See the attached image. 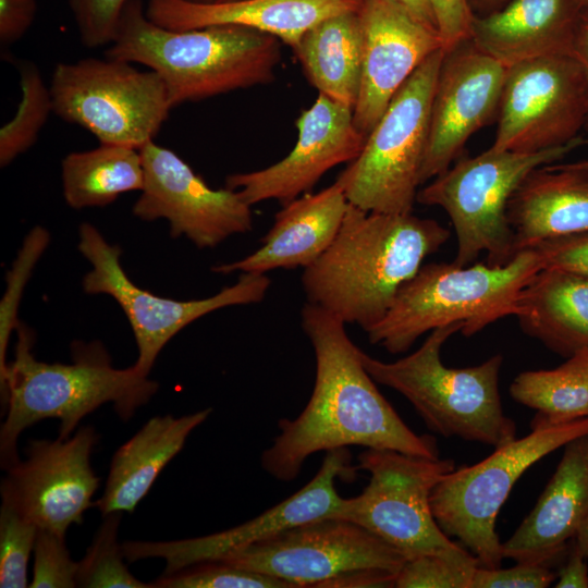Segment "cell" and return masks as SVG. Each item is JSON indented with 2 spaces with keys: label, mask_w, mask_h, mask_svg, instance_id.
<instances>
[{
  "label": "cell",
  "mask_w": 588,
  "mask_h": 588,
  "mask_svg": "<svg viewBox=\"0 0 588 588\" xmlns=\"http://www.w3.org/2000/svg\"><path fill=\"white\" fill-rule=\"evenodd\" d=\"M573 54L583 69L588 95V8H584L579 16L574 39ZM585 130L588 132V112Z\"/></svg>",
  "instance_id": "ee69618b"
},
{
  "label": "cell",
  "mask_w": 588,
  "mask_h": 588,
  "mask_svg": "<svg viewBox=\"0 0 588 588\" xmlns=\"http://www.w3.org/2000/svg\"><path fill=\"white\" fill-rule=\"evenodd\" d=\"M38 526L10 501L0 509V587L27 586V564L34 551Z\"/></svg>",
  "instance_id": "e575fe53"
},
{
  "label": "cell",
  "mask_w": 588,
  "mask_h": 588,
  "mask_svg": "<svg viewBox=\"0 0 588 588\" xmlns=\"http://www.w3.org/2000/svg\"><path fill=\"white\" fill-rule=\"evenodd\" d=\"M78 236V250L91 266L83 278V290L109 295L120 305L138 350L134 367L145 376L164 345L186 326L220 308L260 303L271 283L266 273L242 272L236 283L212 296L167 298L133 283L121 265V248L110 244L93 224L82 223Z\"/></svg>",
  "instance_id": "7c38bea8"
},
{
  "label": "cell",
  "mask_w": 588,
  "mask_h": 588,
  "mask_svg": "<svg viewBox=\"0 0 588 588\" xmlns=\"http://www.w3.org/2000/svg\"><path fill=\"white\" fill-rule=\"evenodd\" d=\"M362 75L353 120L367 136L394 95L433 52L443 49L439 33L390 0H363Z\"/></svg>",
  "instance_id": "ffe728a7"
},
{
  "label": "cell",
  "mask_w": 588,
  "mask_h": 588,
  "mask_svg": "<svg viewBox=\"0 0 588 588\" xmlns=\"http://www.w3.org/2000/svg\"><path fill=\"white\" fill-rule=\"evenodd\" d=\"M587 85L573 53L507 69L493 150L537 152L565 145L585 130Z\"/></svg>",
  "instance_id": "5bb4252c"
},
{
  "label": "cell",
  "mask_w": 588,
  "mask_h": 588,
  "mask_svg": "<svg viewBox=\"0 0 588 588\" xmlns=\"http://www.w3.org/2000/svg\"><path fill=\"white\" fill-rule=\"evenodd\" d=\"M542 269L535 248L518 252L501 266L428 264L399 290L368 340L392 354L406 352L424 333L461 322L470 336L490 323L514 315L519 294Z\"/></svg>",
  "instance_id": "5b68a950"
},
{
  "label": "cell",
  "mask_w": 588,
  "mask_h": 588,
  "mask_svg": "<svg viewBox=\"0 0 588 588\" xmlns=\"http://www.w3.org/2000/svg\"><path fill=\"white\" fill-rule=\"evenodd\" d=\"M475 1L476 3L487 7V5H494L503 0H475Z\"/></svg>",
  "instance_id": "681fc988"
},
{
  "label": "cell",
  "mask_w": 588,
  "mask_h": 588,
  "mask_svg": "<svg viewBox=\"0 0 588 588\" xmlns=\"http://www.w3.org/2000/svg\"><path fill=\"white\" fill-rule=\"evenodd\" d=\"M97 440L95 429L86 426L66 439L29 441L26 458L7 469L1 498L38 527L65 536L93 506L99 478L90 455Z\"/></svg>",
  "instance_id": "2e32d148"
},
{
  "label": "cell",
  "mask_w": 588,
  "mask_h": 588,
  "mask_svg": "<svg viewBox=\"0 0 588 588\" xmlns=\"http://www.w3.org/2000/svg\"><path fill=\"white\" fill-rule=\"evenodd\" d=\"M572 167L587 171L588 172V159L579 160L575 162H568Z\"/></svg>",
  "instance_id": "c3c4849f"
},
{
  "label": "cell",
  "mask_w": 588,
  "mask_h": 588,
  "mask_svg": "<svg viewBox=\"0 0 588 588\" xmlns=\"http://www.w3.org/2000/svg\"><path fill=\"white\" fill-rule=\"evenodd\" d=\"M37 0H0V45L2 49L19 41L30 28Z\"/></svg>",
  "instance_id": "b9f144b4"
},
{
  "label": "cell",
  "mask_w": 588,
  "mask_h": 588,
  "mask_svg": "<svg viewBox=\"0 0 588 588\" xmlns=\"http://www.w3.org/2000/svg\"><path fill=\"white\" fill-rule=\"evenodd\" d=\"M150 585L151 588H294L286 580L222 561H206L162 574Z\"/></svg>",
  "instance_id": "836d02e7"
},
{
  "label": "cell",
  "mask_w": 588,
  "mask_h": 588,
  "mask_svg": "<svg viewBox=\"0 0 588 588\" xmlns=\"http://www.w3.org/2000/svg\"><path fill=\"white\" fill-rule=\"evenodd\" d=\"M507 69L470 39L445 51L431 102L420 184L446 171L499 111Z\"/></svg>",
  "instance_id": "ac0fdd59"
},
{
  "label": "cell",
  "mask_w": 588,
  "mask_h": 588,
  "mask_svg": "<svg viewBox=\"0 0 588 588\" xmlns=\"http://www.w3.org/2000/svg\"><path fill=\"white\" fill-rule=\"evenodd\" d=\"M358 468L369 474L368 485L357 497L342 499L333 517L366 528L406 559L466 550L442 531L430 505L434 486L455 469L453 460L366 449L358 455Z\"/></svg>",
  "instance_id": "8fae6325"
},
{
  "label": "cell",
  "mask_w": 588,
  "mask_h": 588,
  "mask_svg": "<svg viewBox=\"0 0 588 588\" xmlns=\"http://www.w3.org/2000/svg\"><path fill=\"white\" fill-rule=\"evenodd\" d=\"M580 0H512L471 24L470 40L506 69L534 59L573 53Z\"/></svg>",
  "instance_id": "cb8c5ba5"
},
{
  "label": "cell",
  "mask_w": 588,
  "mask_h": 588,
  "mask_svg": "<svg viewBox=\"0 0 588 588\" xmlns=\"http://www.w3.org/2000/svg\"><path fill=\"white\" fill-rule=\"evenodd\" d=\"M463 328L461 322L439 327L417 351L395 362L365 352L362 362L376 382L402 394L430 430L497 449L516 439L515 421L504 414L499 392L503 357L493 355L473 367H446L441 347Z\"/></svg>",
  "instance_id": "8992f818"
},
{
  "label": "cell",
  "mask_w": 588,
  "mask_h": 588,
  "mask_svg": "<svg viewBox=\"0 0 588 588\" xmlns=\"http://www.w3.org/2000/svg\"><path fill=\"white\" fill-rule=\"evenodd\" d=\"M445 51L430 54L403 84L334 181L365 211L412 213L427 148L431 102Z\"/></svg>",
  "instance_id": "ba28073f"
},
{
  "label": "cell",
  "mask_w": 588,
  "mask_h": 588,
  "mask_svg": "<svg viewBox=\"0 0 588 588\" xmlns=\"http://www.w3.org/2000/svg\"><path fill=\"white\" fill-rule=\"evenodd\" d=\"M145 182L133 206L135 217L166 219L173 237L212 248L253 229L252 206L235 189L212 188L173 150L154 140L139 148Z\"/></svg>",
  "instance_id": "9a60e30c"
},
{
  "label": "cell",
  "mask_w": 588,
  "mask_h": 588,
  "mask_svg": "<svg viewBox=\"0 0 588 588\" xmlns=\"http://www.w3.org/2000/svg\"><path fill=\"white\" fill-rule=\"evenodd\" d=\"M432 9L443 50L468 40L474 15L468 0H428Z\"/></svg>",
  "instance_id": "60d3db41"
},
{
  "label": "cell",
  "mask_w": 588,
  "mask_h": 588,
  "mask_svg": "<svg viewBox=\"0 0 588 588\" xmlns=\"http://www.w3.org/2000/svg\"><path fill=\"white\" fill-rule=\"evenodd\" d=\"M102 517L90 547L78 562L77 587L151 588L150 584L135 578L123 563L122 544L118 542L121 512H111Z\"/></svg>",
  "instance_id": "1f68e13d"
},
{
  "label": "cell",
  "mask_w": 588,
  "mask_h": 588,
  "mask_svg": "<svg viewBox=\"0 0 588 588\" xmlns=\"http://www.w3.org/2000/svg\"><path fill=\"white\" fill-rule=\"evenodd\" d=\"M588 559L575 543L558 574L556 588H588Z\"/></svg>",
  "instance_id": "7bdbcfd3"
},
{
  "label": "cell",
  "mask_w": 588,
  "mask_h": 588,
  "mask_svg": "<svg viewBox=\"0 0 588 588\" xmlns=\"http://www.w3.org/2000/svg\"><path fill=\"white\" fill-rule=\"evenodd\" d=\"M575 543L588 559V515L575 536Z\"/></svg>",
  "instance_id": "bcb514c9"
},
{
  "label": "cell",
  "mask_w": 588,
  "mask_h": 588,
  "mask_svg": "<svg viewBox=\"0 0 588 588\" xmlns=\"http://www.w3.org/2000/svg\"><path fill=\"white\" fill-rule=\"evenodd\" d=\"M280 45L271 35L233 25L168 29L147 17L142 0H128L106 57L156 72L174 108L269 84Z\"/></svg>",
  "instance_id": "3957f363"
},
{
  "label": "cell",
  "mask_w": 588,
  "mask_h": 588,
  "mask_svg": "<svg viewBox=\"0 0 588 588\" xmlns=\"http://www.w3.org/2000/svg\"><path fill=\"white\" fill-rule=\"evenodd\" d=\"M346 448L327 451L314 478L294 494L231 529L204 537L171 541H125L124 559L130 562L159 558L166 561L162 574H170L187 566L221 559L238 549L284 529L315 519L333 517L342 502L335 490V480L354 479L356 470L351 465Z\"/></svg>",
  "instance_id": "e0dca14e"
},
{
  "label": "cell",
  "mask_w": 588,
  "mask_h": 588,
  "mask_svg": "<svg viewBox=\"0 0 588 588\" xmlns=\"http://www.w3.org/2000/svg\"><path fill=\"white\" fill-rule=\"evenodd\" d=\"M292 51L319 94L354 108L362 75V27L357 10L320 21L304 33Z\"/></svg>",
  "instance_id": "83f0119b"
},
{
  "label": "cell",
  "mask_w": 588,
  "mask_h": 588,
  "mask_svg": "<svg viewBox=\"0 0 588 588\" xmlns=\"http://www.w3.org/2000/svg\"><path fill=\"white\" fill-rule=\"evenodd\" d=\"M33 552L34 567L29 587H77L78 562L71 559L65 536L38 527Z\"/></svg>",
  "instance_id": "8d00e7d4"
},
{
  "label": "cell",
  "mask_w": 588,
  "mask_h": 588,
  "mask_svg": "<svg viewBox=\"0 0 588 588\" xmlns=\"http://www.w3.org/2000/svg\"><path fill=\"white\" fill-rule=\"evenodd\" d=\"M558 577L549 566L516 562L510 568L478 566L470 588H546Z\"/></svg>",
  "instance_id": "f35d334b"
},
{
  "label": "cell",
  "mask_w": 588,
  "mask_h": 588,
  "mask_svg": "<svg viewBox=\"0 0 588 588\" xmlns=\"http://www.w3.org/2000/svg\"><path fill=\"white\" fill-rule=\"evenodd\" d=\"M510 395L537 411L531 428L588 416V351L553 369L520 372L510 385Z\"/></svg>",
  "instance_id": "f546056e"
},
{
  "label": "cell",
  "mask_w": 588,
  "mask_h": 588,
  "mask_svg": "<svg viewBox=\"0 0 588 588\" xmlns=\"http://www.w3.org/2000/svg\"><path fill=\"white\" fill-rule=\"evenodd\" d=\"M363 0H237L201 4L188 0H148L147 17L175 30L233 25L278 38L291 49L320 21L359 9Z\"/></svg>",
  "instance_id": "7402d4cb"
},
{
  "label": "cell",
  "mask_w": 588,
  "mask_h": 588,
  "mask_svg": "<svg viewBox=\"0 0 588 588\" xmlns=\"http://www.w3.org/2000/svg\"><path fill=\"white\" fill-rule=\"evenodd\" d=\"M584 8H588V0H580Z\"/></svg>",
  "instance_id": "f907efd6"
},
{
  "label": "cell",
  "mask_w": 588,
  "mask_h": 588,
  "mask_svg": "<svg viewBox=\"0 0 588 588\" xmlns=\"http://www.w3.org/2000/svg\"><path fill=\"white\" fill-rule=\"evenodd\" d=\"M406 556L366 528L324 517L284 529L234 549L224 563L289 581L294 588L318 587L355 569L400 571Z\"/></svg>",
  "instance_id": "4fadbf2b"
},
{
  "label": "cell",
  "mask_w": 588,
  "mask_h": 588,
  "mask_svg": "<svg viewBox=\"0 0 588 588\" xmlns=\"http://www.w3.org/2000/svg\"><path fill=\"white\" fill-rule=\"evenodd\" d=\"M449 237L436 220L369 212L350 204L332 244L304 269L303 290L309 303L367 332Z\"/></svg>",
  "instance_id": "7a4b0ae2"
},
{
  "label": "cell",
  "mask_w": 588,
  "mask_h": 588,
  "mask_svg": "<svg viewBox=\"0 0 588 588\" xmlns=\"http://www.w3.org/2000/svg\"><path fill=\"white\" fill-rule=\"evenodd\" d=\"M14 359L0 378L7 414L0 430L1 466L17 463L16 442L28 427L46 418L60 420L59 438L66 439L83 417L105 403H112L123 420L146 404L158 383L134 365L118 369L99 342L75 343L71 364L37 360L33 335L19 323Z\"/></svg>",
  "instance_id": "277c9868"
},
{
  "label": "cell",
  "mask_w": 588,
  "mask_h": 588,
  "mask_svg": "<svg viewBox=\"0 0 588 588\" xmlns=\"http://www.w3.org/2000/svg\"><path fill=\"white\" fill-rule=\"evenodd\" d=\"M515 316L526 334L562 356L588 351V278L539 270L522 290Z\"/></svg>",
  "instance_id": "4316f807"
},
{
  "label": "cell",
  "mask_w": 588,
  "mask_h": 588,
  "mask_svg": "<svg viewBox=\"0 0 588 588\" xmlns=\"http://www.w3.org/2000/svg\"><path fill=\"white\" fill-rule=\"evenodd\" d=\"M17 69L22 97L14 117L0 128L2 168L34 146L53 112L50 87L45 84L38 66L30 61H22Z\"/></svg>",
  "instance_id": "4dcf8cb0"
},
{
  "label": "cell",
  "mask_w": 588,
  "mask_h": 588,
  "mask_svg": "<svg viewBox=\"0 0 588 588\" xmlns=\"http://www.w3.org/2000/svg\"><path fill=\"white\" fill-rule=\"evenodd\" d=\"M195 3H201V4H219V3H226V2H233L237 0H188Z\"/></svg>",
  "instance_id": "7dc6e473"
},
{
  "label": "cell",
  "mask_w": 588,
  "mask_h": 588,
  "mask_svg": "<svg viewBox=\"0 0 588 588\" xmlns=\"http://www.w3.org/2000/svg\"><path fill=\"white\" fill-rule=\"evenodd\" d=\"M405 8L415 19L438 32L436 19L428 0H390Z\"/></svg>",
  "instance_id": "f6af8a7d"
},
{
  "label": "cell",
  "mask_w": 588,
  "mask_h": 588,
  "mask_svg": "<svg viewBox=\"0 0 588 588\" xmlns=\"http://www.w3.org/2000/svg\"><path fill=\"white\" fill-rule=\"evenodd\" d=\"M50 91L53 113L63 121L86 128L99 144L137 149L154 140L173 109L156 72L109 57L58 63Z\"/></svg>",
  "instance_id": "30bf717a"
},
{
  "label": "cell",
  "mask_w": 588,
  "mask_h": 588,
  "mask_svg": "<svg viewBox=\"0 0 588 588\" xmlns=\"http://www.w3.org/2000/svg\"><path fill=\"white\" fill-rule=\"evenodd\" d=\"M301 315L315 352L314 390L297 417L279 420V433L261 455L262 468L277 480L292 481L310 455L350 445L439 458L436 439L415 433L380 393L345 322L309 302Z\"/></svg>",
  "instance_id": "6da1fadb"
},
{
  "label": "cell",
  "mask_w": 588,
  "mask_h": 588,
  "mask_svg": "<svg viewBox=\"0 0 588 588\" xmlns=\"http://www.w3.org/2000/svg\"><path fill=\"white\" fill-rule=\"evenodd\" d=\"M477 558L464 550L454 554H422L407 559L396 574L397 588H470Z\"/></svg>",
  "instance_id": "d6a6232c"
},
{
  "label": "cell",
  "mask_w": 588,
  "mask_h": 588,
  "mask_svg": "<svg viewBox=\"0 0 588 588\" xmlns=\"http://www.w3.org/2000/svg\"><path fill=\"white\" fill-rule=\"evenodd\" d=\"M296 128V144L286 157L261 170L230 174L225 186L250 206L270 199L285 205L333 167L353 161L367 138L354 124L353 109L322 94L301 112Z\"/></svg>",
  "instance_id": "d6986e66"
},
{
  "label": "cell",
  "mask_w": 588,
  "mask_h": 588,
  "mask_svg": "<svg viewBox=\"0 0 588 588\" xmlns=\"http://www.w3.org/2000/svg\"><path fill=\"white\" fill-rule=\"evenodd\" d=\"M48 243L49 233L40 226L34 228L25 238L8 274V289L0 308V378L4 375L8 366L5 355L11 332L20 323L16 310L23 289Z\"/></svg>",
  "instance_id": "d590c367"
},
{
  "label": "cell",
  "mask_w": 588,
  "mask_h": 588,
  "mask_svg": "<svg viewBox=\"0 0 588 588\" xmlns=\"http://www.w3.org/2000/svg\"><path fill=\"white\" fill-rule=\"evenodd\" d=\"M145 182L139 149L112 144L75 151L62 160V186L74 209L103 207L120 195L142 191Z\"/></svg>",
  "instance_id": "f1b7e54d"
},
{
  "label": "cell",
  "mask_w": 588,
  "mask_h": 588,
  "mask_svg": "<svg viewBox=\"0 0 588 588\" xmlns=\"http://www.w3.org/2000/svg\"><path fill=\"white\" fill-rule=\"evenodd\" d=\"M535 248L542 269H556L588 278V231L547 240Z\"/></svg>",
  "instance_id": "ab89813d"
},
{
  "label": "cell",
  "mask_w": 588,
  "mask_h": 588,
  "mask_svg": "<svg viewBox=\"0 0 588 588\" xmlns=\"http://www.w3.org/2000/svg\"><path fill=\"white\" fill-rule=\"evenodd\" d=\"M588 515V433L564 445L532 511L502 543L503 558L549 566Z\"/></svg>",
  "instance_id": "44dd1931"
},
{
  "label": "cell",
  "mask_w": 588,
  "mask_h": 588,
  "mask_svg": "<svg viewBox=\"0 0 588 588\" xmlns=\"http://www.w3.org/2000/svg\"><path fill=\"white\" fill-rule=\"evenodd\" d=\"M350 203L338 183L322 191L306 193L274 216L261 246L243 259L212 267L216 273L257 272L274 269H304L314 264L332 244Z\"/></svg>",
  "instance_id": "603a6c76"
},
{
  "label": "cell",
  "mask_w": 588,
  "mask_h": 588,
  "mask_svg": "<svg viewBox=\"0 0 588 588\" xmlns=\"http://www.w3.org/2000/svg\"><path fill=\"white\" fill-rule=\"evenodd\" d=\"M586 433L588 416L534 427L477 464L445 474L430 495L437 524L446 536L460 540L479 566L500 567L503 552L495 522L513 486L536 462Z\"/></svg>",
  "instance_id": "9c48e42d"
},
{
  "label": "cell",
  "mask_w": 588,
  "mask_h": 588,
  "mask_svg": "<svg viewBox=\"0 0 588 588\" xmlns=\"http://www.w3.org/2000/svg\"><path fill=\"white\" fill-rule=\"evenodd\" d=\"M128 0H69L84 46L95 49L110 45Z\"/></svg>",
  "instance_id": "74e56055"
},
{
  "label": "cell",
  "mask_w": 588,
  "mask_h": 588,
  "mask_svg": "<svg viewBox=\"0 0 588 588\" xmlns=\"http://www.w3.org/2000/svg\"><path fill=\"white\" fill-rule=\"evenodd\" d=\"M211 413L205 408L182 417L150 418L114 453L105 491L93 503L102 516L133 513L164 466L182 450L189 433Z\"/></svg>",
  "instance_id": "484cf974"
},
{
  "label": "cell",
  "mask_w": 588,
  "mask_h": 588,
  "mask_svg": "<svg viewBox=\"0 0 588 588\" xmlns=\"http://www.w3.org/2000/svg\"><path fill=\"white\" fill-rule=\"evenodd\" d=\"M507 219L515 254L588 231V172L568 162L534 170L512 195Z\"/></svg>",
  "instance_id": "d4e9b609"
},
{
  "label": "cell",
  "mask_w": 588,
  "mask_h": 588,
  "mask_svg": "<svg viewBox=\"0 0 588 588\" xmlns=\"http://www.w3.org/2000/svg\"><path fill=\"white\" fill-rule=\"evenodd\" d=\"M584 135L537 152H514L489 148L463 158L419 189L416 201L442 208L451 219L457 253L454 264L470 265L481 253L487 264L501 266L516 254L507 219V205L526 176L534 170L564 159L587 145Z\"/></svg>",
  "instance_id": "52a82bcc"
}]
</instances>
